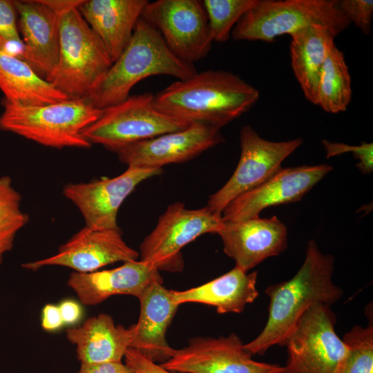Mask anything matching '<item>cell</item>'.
I'll use <instances>...</instances> for the list:
<instances>
[{
	"label": "cell",
	"instance_id": "6da1fadb",
	"mask_svg": "<svg viewBox=\"0 0 373 373\" xmlns=\"http://www.w3.org/2000/svg\"><path fill=\"white\" fill-rule=\"evenodd\" d=\"M334 261L332 256L321 252L310 240L297 273L265 289L269 298L267 321L260 334L245 344L252 356L263 354L276 345H284L300 318L312 306L331 307L341 298L343 291L332 280Z\"/></svg>",
	"mask_w": 373,
	"mask_h": 373
},
{
	"label": "cell",
	"instance_id": "7a4b0ae2",
	"mask_svg": "<svg viewBox=\"0 0 373 373\" xmlns=\"http://www.w3.org/2000/svg\"><path fill=\"white\" fill-rule=\"evenodd\" d=\"M259 90L239 76L222 70L196 73L154 95L160 112L189 124L221 128L254 106Z\"/></svg>",
	"mask_w": 373,
	"mask_h": 373
},
{
	"label": "cell",
	"instance_id": "3957f363",
	"mask_svg": "<svg viewBox=\"0 0 373 373\" xmlns=\"http://www.w3.org/2000/svg\"><path fill=\"white\" fill-rule=\"evenodd\" d=\"M197 73L193 64L175 55L157 30L142 17L131 40L86 101L98 109L117 104L130 96L133 87L153 75H169L182 80Z\"/></svg>",
	"mask_w": 373,
	"mask_h": 373
},
{
	"label": "cell",
	"instance_id": "277c9868",
	"mask_svg": "<svg viewBox=\"0 0 373 373\" xmlns=\"http://www.w3.org/2000/svg\"><path fill=\"white\" fill-rule=\"evenodd\" d=\"M0 129L45 146L88 149L90 143L82 132L97 120L102 110L89 104L84 97L56 103L26 106L3 100Z\"/></svg>",
	"mask_w": 373,
	"mask_h": 373
},
{
	"label": "cell",
	"instance_id": "5b68a950",
	"mask_svg": "<svg viewBox=\"0 0 373 373\" xmlns=\"http://www.w3.org/2000/svg\"><path fill=\"white\" fill-rule=\"evenodd\" d=\"M59 15L58 61L46 80L70 99L85 97L99 84L113 61L79 8Z\"/></svg>",
	"mask_w": 373,
	"mask_h": 373
},
{
	"label": "cell",
	"instance_id": "8992f818",
	"mask_svg": "<svg viewBox=\"0 0 373 373\" xmlns=\"http://www.w3.org/2000/svg\"><path fill=\"white\" fill-rule=\"evenodd\" d=\"M350 23L337 1L257 0L231 35L237 41L272 42L277 37L291 36L312 25L329 27L338 35Z\"/></svg>",
	"mask_w": 373,
	"mask_h": 373
},
{
	"label": "cell",
	"instance_id": "52a82bcc",
	"mask_svg": "<svg viewBox=\"0 0 373 373\" xmlns=\"http://www.w3.org/2000/svg\"><path fill=\"white\" fill-rule=\"evenodd\" d=\"M187 123L158 111L154 94L130 95L102 109L99 118L85 128L83 136L90 144H100L113 152L128 144L187 128Z\"/></svg>",
	"mask_w": 373,
	"mask_h": 373
},
{
	"label": "cell",
	"instance_id": "ba28073f",
	"mask_svg": "<svg viewBox=\"0 0 373 373\" xmlns=\"http://www.w3.org/2000/svg\"><path fill=\"white\" fill-rule=\"evenodd\" d=\"M222 215L207 207L189 209L182 202L170 204L158 218L154 229L140 247V260L160 270L181 271L184 260L181 249L198 237L220 230Z\"/></svg>",
	"mask_w": 373,
	"mask_h": 373
},
{
	"label": "cell",
	"instance_id": "9c48e42d",
	"mask_svg": "<svg viewBox=\"0 0 373 373\" xmlns=\"http://www.w3.org/2000/svg\"><path fill=\"white\" fill-rule=\"evenodd\" d=\"M329 306L316 305L300 318L284 343L285 373H338L347 346L336 333Z\"/></svg>",
	"mask_w": 373,
	"mask_h": 373
},
{
	"label": "cell",
	"instance_id": "30bf717a",
	"mask_svg": "<svg viewBox=\"0 0 373 373\" xmlns=\"http://www.w3.org/2000/svg\"><path fill=\"white\" fill-rule=\"evenodd\" d=\"M240 142L241 152L235 171L221 189L209 196L206 206L218 215L236 197L280 171L284 160L303 143L300 138L283 142L265 140L249 125L242 128Z\"/></svg>",
	"mask_w": 373,
	"mask_h": 373
},
{
	"label": "cell",
	"instance_id": "8fae6325",
	"mask_svg": "<svg viewBox=\"0 0 373 373\" xmlns=\"http://www.w3.org/2000/svg\"><path fill=\"white\" fill-rule=\"evenodd\" d=\"M141 17L157 30L180 59L193 64L209 53L213 41L202 1H149Z\"/></svg>",
	"mask_w": 373,
	"mask_h": 373
},
{
	"label": "cell",
	"instance_id": "7c38bea8",
	"mask_svg": "<svg viewBox=\"0 0 373 373\" xmlns=\"http://www.w3.org/2000/svg\"><path fill=\"white\" fill-rule=\"evenodd\" d=\"M160 365L179 373H285L284 366L252 359L234 333L193 338L186 347L173 348L169 358Z\"/></svg>",
	"mask_w": 373,
	"mask_h": 373
},
{
	"label": "cell",
	"instance_id": "4fadbf2b",
	"mask_svg": "<svg viewBox=\"0 0 373 373\" xmlns=\"http://www.w3.org/2000/svg\"><path fill=\"white\" fill-rule=\"evenodd\" d=\"M162 171V169L128 167L115 178L67 184L63 194L79 210L86 227L119 229L117 216L124 200L140 183Z\"/></svg>",
	"mask_w": 373,
	"mask_h": 373
},
{
	"label": "cell",
	"instance_id": "5bb4252c",
	"mask_svg": "<svg viewBox=\"0 0 373 373\" xmlns=\"http://www.w3.org/2000/svg\"><path fill=\"white\" fill-rule=\"evenodd\" d=\"M223 141L220 128L192 124L180 131L128 144L114 153L128 167L162 169L190 160Z\"/></svg>",
	"mask_w": 373,
	"mask_h": 373
},
{
	"label": "cell",
	"instance_id": "9a60e30c",
	"mask_svg": "<svg viewBox=\"0 0 373 373\" xmlns=\"http://www.w3.org/2000/svg\"><path fill=\"white\" fill-rule=\"evenodd\" d=\"M140 253L124 240L120 229H94L84 227L60 246L50 257L26 262L36 271L46 266H63L78 273H90L117 262L136 260Z\"/></svg>",
	"mask_w": 373,
	"mask_h": 373
},
{
	"label": "cell",
	"instance_id": "2e32d148",
	"mask_svg": "<svg viewBox=\"0 0 373 373\" xmlns=\"http://www.w3.org/2000/svg\"><path fill=\"white\" fill-rule=\"evenodd\" d=\"M332 167L327 164L282 169L259 186L238 195L222 212L224 222L259 217L269 207L300 200Z\"/></svg>",
	"mask_w": 373,
	"mask_h": 373
},
{
	"label": "cell",
	"instance_id": "e0dca14e",
	"mask_svg": "<svg viewBox=\"0 0 373 373\" xmlns=\"http://www.w3.org/2000/svg\"><path fill=\"white\" fill-rule=\"evenodd\" d=\"M218 234L224 252L245 272L287 247V227L276 216L224 222Z\"/></svg>",
	"mask_w": 373,
	"mask_h": 373
},
{
	"label": "cell",
	"instance_id": "ac0fdd59",
	"mask_svg": "<svg viewBox=\"0 0 373 373\" xmlns=\"http://www.w3.org/2000/svg\"><path fill=\"white\" fill-rule=\"evenodd\" d=\"M14 3L23 44L21 59L46 79L58 61L60 15L41 0Z\"/></svg>",
	"mask_w": 373,
	"mask_h": 373
},
{
	"label": "cell",
	"instance_id": "d6986e66",
	"mask_svg": "<svg viewBox=\"0 0 373 373\" xmlns=\"http://www.w3.org/2000/svg\"><path fill=\"white\" fill-rule=\"evenodd\" d=\"M162 281L159 270L140 260L124 262L108 270L90 273L73 272L68 286L81 303L95 305L115 295H129L137 298L153 282Z\"/></svg>",
	"mask_w": 373,
	"mask_h": 373
},
{
	"label": "cell",
	"instance_id": "ffe728a7",
	"mask_svg": "<svg viewBox=\"0 0 373 373\" xmlns=\"http://www.w3.org/2000/svg\"><path fill=\"white\" fill-rule=\"evenodd\" d=\"M140 312L138 321L131 325L133 348L154 362H164L173 348L166 339V332L179 305L172 297L171 290L162 285V281L151 284L138 298Z\"/></svg>",
	"mask_w": 373,
	"mask_h": 373
},
{
	"label": "cell",
	"instance_id": "44dd1931",
	"mask_svg": "<svg viewBox=\"0 0 373 373\" xmlns=\"http://www.w3.org/2000/svg\"><path fill=\"white\" fill-rule=\"evenodd\" d=\"M147 0H88L82 17L105 46L113 63L131 40Z\"/></svg>",
	"mask_w": 373,
	"mask_h": 373
},
{
	"label": "cell",
	"instance_id": "7402d4cb",
	"mask_svg": "<svg viewBox=\"0 0 373 373\" xmlns=\"http://www.w3.org/2000/svg\"><path fill=\"white\" fill-rule=\"evenodd\" d=\"M66 337L76 345L81 364L121 362L131 347L133 329L116 325L108 314H100L68 329Z\"/></svg>",
	"mask_w": 373,
	"mask_h": 373
},
{
	"label": "cell",
	"instance_id": "603a6c76",
	"mask_svg": "<svg viewBox=\"0 0 373 373\" xmlns=\"http://www.w3.org/2000/svg\"><path fill=\"white\" fill-rule=\"evenodd\" d=\"M257 271L245 272L235 266L227 273L202 285L184 291H173L178 305L198 303L213 306L219 314L240 313L258 296Z\"/></svg>",
	"mask_w": 373,
	"mask_h": 373
},
{
	"label": "cell",
	"instance_id": "cb8c5ba5",
	"mask_svg": "<svg viewBox=\"0 0 373 373\" xmlns=\"http://www.w3.org/2000/svg\"><path fill=\"white\" fill-rule=\"evenodd\" d=\"M338 35L330 28L312 25L291 35V64L306 99L316 105L323 66Z\"/></svg>",
	"mask_w": 373,
	"mask_h": 373
},
{
	"label": "cell",
	"instance_id": "d4e9b609",
	"mask_svg": "<svg viewBox=\"0 0 373 373\" xmlns=\"http://www.w3.org/2000/svg\"><path fill=\"white\" fill-rule=\"evenodd\" d=\"M0 89L4 101L37 106L70 99L23 59L0 50Z\"/></svg>",
	"mask_w": 373,
	"mask_h": 373
},
{
	"label": "cell",
	"instance_id": "484cf974",
	"mask_svg": "<svg viewBox=\"0 0 373 373\" xmlns=\"http://www.w3.org/2000/svg\"><path fill=\"white\" fill-rule=\"evenodd\" d=\"M351 78L344 55L336 45L329 52L319 76L316 105L325 111H345L351 100Z\"/></svg>",
	"mask_w": 373,
	"mask_h": 373
},
{
	"label": "cell",
	"instance_id": "4316f807",
	"mask_svg": "<svg viewBox=\"0 0 373 373\" xmlns=\"http://www.w3.org/2000/svg\"><path fill=\"white\" fill-rule=\"evenodd\" d=\"M21 196L9 176L0 177V256L10 251L17 232L28 222L21 209Z\"/></svg>",
	"mask_w": 373,
	"mask_h": 373
},
{
	"label": "cell",
	"instance_id": "83f0119b",
	"mask_svg": "<svg viewBox=\"0 0 373 373\" xmlns=\"http://www.w3.org/2000/svg\"><path fill=\"white\" fill-rule=\"evenodd\" d=\"M257 0H204L210 35L213 41L225 42L243 15Z\"/></svg>",
	"mask_w": 373,
	"mask_h": 373
},
{
	"label": "cell",
	"instance_id": "f1b7e54d",
	"mask_svg": "<svg viewBox=\"0 0 373 373\" xmlns=\"http://www.w3.org/2000/svg\"><path fill=\"white\" fill-rule=\"evenodd\" d=\"M347 354L338 373H373V324L355 325L343 336Z\"/></svg>",
	"mask_w": 373,
	"mask_h": 373
},
{
	"label": "cell",
	"instance_id": "f546056e",
	"mask_svg": "<svg viewBox=\"0 0 373 373\" xmlns=\"http://www.w3.org/2000/svg\"><path fill=\"white\" fill-rule=\"evenodd\" d=\"M0 50L20 59L23 53L14 1L0 0Z\"/></svg>",
	"mask_w": 373,
	"mask_h": 373
},
{
	"label": "cell",
	"instance_id": "4dcf8cb0",
	"mask_svg": "<svg viewBox=\"0 0 373 373\" xmlns=\"http://www.w3.org/2000/svg\"><path fill=\"white\" fill-rule=\"evenodd\" d=\"M322 144L327 158L347 152H352L354 157L358 160L356 166L363 174H370L373 171V144L362 142L358 146H351L340 142L323 140Z\"/></svg>",
	"mask_w": 373,
	"mask_h": 373
},
{
	"label": "cell",
	"instance_id": "1f68e13d",
	"mask_svg": "<svg viewBox=\"0 0 373 373\" xmlns=\"http://www.w3.org/2000/svg\"><path fill=\"white\" fill-rule=\"evenodd\" d=\"M340 10L350 23L360 29L364 35H369L373 16L372 0H341L337 1Z\"/></svg>",
	"mask_w": 373,
	"mask_h": 373
},
{
	"label": "cell",
	"instance_id": "d6a6232c",
	"mask_svg": "<svg viewBox=\"0 0 373 373\" xmlns=\"http://www.w3.org/2000/svg\"><path fill=\"white\" fill-rule=\"evenodd\" d=\"M124 357L125 365L134 373H178L164 369L131 347L127 350Z\"/></svg>",
	"mask_w": 373,
	"mask_h": 373
},
{
	"label": "cell",
	"instance_id": "836d02e7",
	"mask_svg": "<svg viewBox=\"0 0 373 373\" xmlns=\"http://www.w3.org/2000/svg\"><path fill=\"white\" fill-rule=\"evenodd\" d=\"M64 325L58 305H46L41 312V327L48 332L60 329Z\"/></svg>",
	"mask_w": 373,
	"mask_h": 373
},
{
	"label": "cell",
	"instance_id": "e575fe53",
	"mask_svg": "<svg viewBox=\"0 0 373 373\" xmlns=\"http://www.w3.org/2000/svg\"><path fill=\"white\" fill-rule=\"evenodd\" d=\"M64 325H74L83 316L82 306L75 300L66 299L58 305Z\"/></svg>",
	"mask_w": 373,
	"mask_h": 373
},
{
	"label": "cell",
	"instance_id": "d590c367",
	"mask_svg": "<svg viewBox=\"0 0 373 373\" xmlns=\"http://www.w3.org/2000/svg\"><path fill=\"white\" fill-rule=\"evenodd\" d=\"M76 373H133L121 362H110L99 364H81Z\"/></svg>",
	"mask_w": 373,
	"mask_h": 373
},
{
	"label": "cell",
	"instance_id": "8d00e7d4",
	"mask_svg": "<svg viewBox=\"0 0 373 373\" xmlns=\"http://www.w3.org/2000/svg\"><path fill=\"white\" fill-rule=\"evenodd\" d=\"M84 0H41V1L60 14L73 8H79Z\"/></svg>",
	"mask_w": 373,
	"mask_h": 373
},
{
	"label": "cell",
	"instance_id": "74e56055",
	"mask_svg": "<svg viewBox=\"0 0 373 373\" xmlns=\"http://www.w3.org/2000/svg\"><path fill=\"white\" fill-rule=\"evenodd\" d=\"M2 259H3V256H0V265H1V264Z\"/></svg>",
	"mask_w": 373,
	"mask_h": 373
},
{
	"label": "cell",
	"instance_id": "f35d334b",
	"mask_svg": "<svg viewBox=\"0 0 373 373\" xmlns=\"http://www.w3.org/2000/svg\"><path fill=\"white\" fill-rule=\"evenodd\" d=\"M133 373H134V372H133Z\"/></svg>",
	"mask_w": 373,
	"mask_h": 373
}]
</instances>
